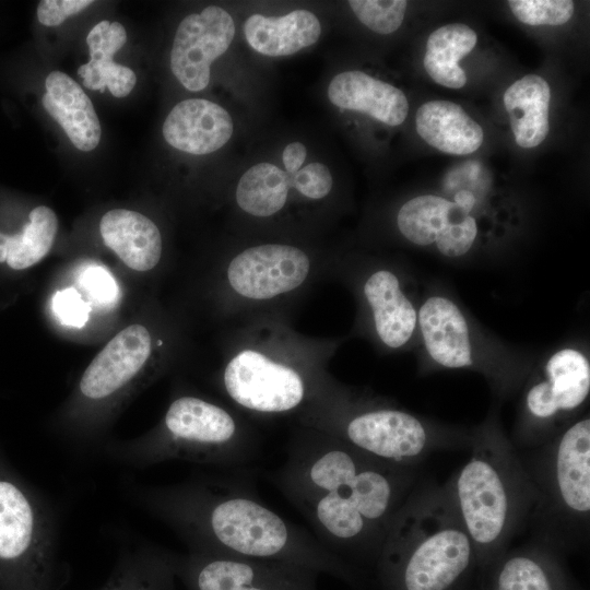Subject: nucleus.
I'll list each match as a JSON object with an SVG mask.
<instances>
[{"label": "nucleus", "mask_w": 590, "mask_h": 590, "mask_svg": "<svg viewBox=\"0 0 590 590\" xmlns=\"http://www.w3.org/2000/svg\"><path fill=\"white\" fill-rule=\"evenodd\" d=\"M375 564L381 590H458L477 559L445 484L413 488Z\"/></svg>", "instance_id": "obj_3"}, {"label": "nucleus", "mask_w": 590, "mask_h": 590, "mask_svg": "<svg viewBox=\"0 0 590 590\" xmlns=\"http://www.w3.org/2000/svg\"><path fill=\"white\" fill-rule=\"evenodd\" d=\"M355 16L375 33L387 35L402 24L408 8L405 0H351Z\"/></svg>", "instance_id": "obj_31"}, {"label": "nucleus", "mask_w": 590, "mask_h": 590, "mask_svg": "<svg viewBox=\"0 0 590 590\" xmlns=\"http://www.w3.org/2000/svg\"><path fill=\"white\" fill-rule=\"evenodd\" d=\"M397 225L409 241L418 246L435 244L450 258L465 255L477 235V224L471 213L434 194L406 201L398 212Z\"/></svg>", "instance_id": "obj_14"}, {"label": "nucleus", "mask_w": 590, "mask_h": 590, "mask_svg": "<svg viewBox=\"0 0 590 590\" xmlns=\"http://www.w3.org/2000/svg\"><path fill=\"white\" fill-rule=\"evenodd\" d=\"M507 4L518 21L531 26L563 25L575 12L570 0H509Z\"/></svg>", "instance_id": "obj_32"}, {"label": "nucleus", "mask_w": 590, "mask_h": 590, "mask_svg": "<svg viewBox=\"0 0 590 590\" xmlns=\"http://www.w3.org/2000/svg\"><path fill=\"white\" fill-rule=\"evenodd\" d=\"M364 294L380 340L393 349L404 345L415 329L417 315L398 278L388 270L376 271L366 281Z\"/></svg>", "instance_id": "obj_26"}, {"label": "nucleus", "mask_w": 590, "mask_h": 590, "mask_svg": "<svg viewBox=\"0 0 590 590\" xmlns=\"http://www.w3.org/2000/svg\"><path fill=\"white\" fill-rule=\"evenodd\" d=\"M114 460L137 468L182 460L229 467L248 461L253 444L226 409L198 397L182 396L168 406L152 434L105 451Z\"/></svg>", "instance_id": "obj_6"}, {"label": "nucleus", "mask_w": 590, "mask_h": 590, "mask_svg": "<svg viewBox=\"0 0 590 590\" xmlns=\"http://www.w3.org/2000/svg\"><path fill=\"white\" fill-rule=\"evenodd\" d=\"M560 553L530 539L503 552L494 568L493 590H570L560 563Z\"/></svg>", "instance_id": "obj_17"}, {"label": "nucleus", "mask_w": 590, "mask_h": 590, "mask_svg": "<svg viewBox=\"0 0 590 590\" xmlns=\"http://www.w3.org/2000/svg\"><path fill=\"white\" fill-rule=\"evenodd\" d=\"M415 128L428 145L451 155L473 153L484 140L482 127L463 107L445 99L421 105L415 116Z\"/></svg>", "instance_id": "obj_22"}, {"label": "nucleus", "mask_w": 590, "mask_h": 590, "mask_svg": "<svg viewBox=\"0 0 590 590\" xmlns=\"http://www.w3.org/2000/svg\"><path fill=\"white\" fill-rule=\"evenodd\" d=\"M310 269V259L300 248L263 244L236 255L226 275L231 288L239 296L267 300L299 287Z\"/></svg>", "instance_id": "obj_12"}, {"label": "nucleus", "mask_w": 590, "mask_h": 590, "mask_svg": "<svg viewBox=\"0 0 590 590\" xmlns=\"http://www.w3.org/2000/svg\"><path fill=\"white\" fill-rule=\"evenodd\" d=\"M99 231L104 244L129 268L148 271L158 263L162 236L155 223L145 215L114 209L103 215Z\"/></svg>", "instance_id": "obj_21"}, {"label": "nucleus", "mask_w": 590, "mask_h": 590, "mask_svg": "<svg viewBox=\"0 0 590 590\" xmlns=\"http://www.w3.org/2000/svg\"><path fill=\"white\" fill-rule=\"evenodd\" d=\"M133 491L139 504L170 527L190 552L285 563L357 582L353 565L239 484L193 479Z\"/></svg>", "instance_id": "obj_2"}, {"label": "nucleus", "mask_w": 590, "mask_h": 590, "mask_svg": "<svg viewBox=\"0 0 590 590\" xmlns=\"http://www.w3.org/2000/svg\"><path fill=\"white\" fill-rule=\"evenodd\" d=\"M470 447L469 459L445 485L477 565L489 567L528 527L536 491L518 449L498 429L482 428Z\"/></svg>", "instance_id": "obj_4"}, {"label": "nucleus", "mask_w": 590, "mask_h": 590, "mask_svg": "<svg viewBox=\"0 0 590 590\" xmlns=\"http://www.w3.org/2000/svg\"><path fill=\"white\" fill-rule=\"evenodd\" d=\"M418 321L426 350L437 364L448 368L472 364L469 329L451 300L429 297L420 309Z\"/></svg>", "instance_id": "obj_20"}, {"label": "nucleus", "mask_w": 590, "mask_h": 590, "mask_svg": "<svg viewBox=\"0 0 590 590\" xmlns=\"http://www.w3.org/2000/svg\"><path fill=\"white\" fill-rule=\"evenodd\" d=\"M515 142L523 149L540 145L550 132L551 88L538 74L510 84L503 97Z\"/></svg>", "instance_id": "obj_25"}, {"label": "nucleus", "mask_w": 590, "mask_h": 590, "mask_svg": "<svg viewBox=\"0 0 590 590\" xmlns=\"http://www.w3.org/2000/svg\"><path fill=\"white\" fill-rule=\"evenodd\" d=\"M235 36L231 14L217 5L187 15L178 25L172 51L170 69L181 85L192 92L205 88L210 68Z\"/></svg>", "instance_id": "obj_13"}, {"label": "nucleus", "mask_w": 590, "mask_h": 590, "mask_svg": "<svg viewBox=\"0 0 590 590\" xmlns=\"http://www.w3.org/2000/svg\"><path fill=\"white\" fill-rule=\"evenodd\" d=\"M291 185L293 179L290 181L276 165L258 163L240 177L235 192L236 202L250 215L271 216L285 205Z\"/></svg>", "instance_id": "obj_30"}, {"label": "nucleus", "mask_w": 590, "mask_h": 590, "mask_svg": "<svg viewBox=\"0 0 590 590\" xmlns=\"http://www.w3.org/2000/svg\"><path fill=\"white\" fill-rule=\"evenodd\" d=\"M233 131L228 111L202 98L178 103L163 123V135L170 146L196 155L217 151L228 142Z\"/></svg>", "instance_id": "obj_16"}, {"label": "nucleus", "mask_w": 590, "mask_h": 590, "mask_svg": "<svg viewBox=\"0 0 590 590\" xmlns=\"http://www.w3.org/2000/svg\"><path fill=\"white\" fill-rule=\"evenodd\" d=\"M52 310L64 326L82 328L88 320L91 307L74 287L58 291L51 302Z\"/></svg>", "instance_id": "obj_34"}, {"label": "nucleus", "mask_w": 590, "mask_h": 590, "mask_svg": "<svg viewBox=\"0 0 590 590\" xmlns=\"http://www.w3.org/2000/svg\"><path fill=\"white\" fill-rule=\"evenodd\" d=\"M178 555L153 545L127 551L101 590H176Z\"/></svg>", "instance_id": "obj_27"}, {"label": "nucleus", "mask_w": 590, "mask_h": 590, "mask_svg": "<svg viewBox=\"0 0 590 590\" xmlns=\"http://www.w3.org/2000/svg\"><path fill=\"white\" fill-rule=\"evenodd\" d=\"M45 87L42 99L45 110L60 125L78 150H94L101 141L102 128L94 106L81 85L67 73L52 71L46 78Z\"/></svg>", "instance_id": "obj_19"}, {"label": "nucleus", "mask_w": 590, "mask_h": 590, "mask_svg": "<svg viewBox=\"0 0 590 590\" xmlns=\"http://www.w3.org/2000/svg\"><path fill=\"white\" fill-rule=\"evenodd\" d=\"M271 480L327 548L347 563H376L420 469L382 462L315 430L290 446Z\"/></svg>", "instance_id": "obj_1"}, {"label": "nucleus", "mask_w": 590, "mask_h": 590, "mask_svg": "<svg viewBox=\"0 0 590 590\" xmlns=\"http://www.w3.org/2000/svg\"><path fill=\"white\" fill-rule=\"evenodd\" d=\"M79 283L96 305L111 307L119 300V286L113 274L102 266L85 267L80 274Z\"/></svg>", "instance_id": "obj_33"}, {"label": "nucleus", "mask_w": 590, "mask_h": 590, "mask_svg": "<svg viewBox=\"0 0 590 590\" xmlns=\"http://www.w3.org/2000/svg\"><path fill=\"white\" fill-rule=\"evenodd\" d=\"M590 365L580 352L563 349L553 354L544 376L526 392V422L512 445L519 449L535 448L556 436L554 429L588 399Z\"/></svg>", "instance_id": "obj_9"}, {"label": "nucleus", "mask_w": 590, "mask_h": 590, "mask_svg": "<svg viewBox=\"0 0 590 590\" xmlns=\"http://www.w3.org/2000/svg\"><path fill=\"white\" fill-rule=\"evenodd\" d=\"M92 3L91 0H43L37 7V19L45 26H57Z\"/></svg>", "instance_id": "obj_36"}, {"label": "nucleus", "mask_w": 590, "mask_h": 590, "mask_svg": "<svg viewBox=\"0 0 590 590\" xmlns=\"http://www.w3.org/2000/svg\"><path fill=\"white\" fill-rule=\"evenodd\" d=\"M307 156L306 146L300 142L287 144L283 151L282 160L288 174H296L304 164Z\"/></svg>", "instance_id": "obj_37"}, {"label": "nucleus", "mask_w": 590, "mask_h": 590, "mask_svg": "<svg viewBox=\"0 0 590 590\" xmlns=\"http://www.w3.org/2000/svg\"><path fill=\"white\" fill-rule=\"evenodd\" d=\"M244 34L256 51L281 57L314 45L320 37L321 25L307 10H295L282 16L252 14L244 24Z\"/></svg>", "instance_id": "obj_24"}, {"label": "nucleus", "mask_w": 590, "mask_h": 590, "mask_svg": "<svg viewBox=\"0 0 590 590\" xmlns=\"http://www.w3.org/2000/svg\"><path fill=\"white\" fill-rule=\"evenodd\" d=\"M58 229L56 213L38 205L30 213V221L16 235L0 233V262L14 270H23L39 262L50 250Z\"/></svg>", "instance_id": "obj_29"}, {"label": "nucleus", "mask_w": 590, "mask_h": 590, "mask_svg": "<svg viewBox=\"0 0 590 590\" xmlns=\"http://www.w3.org/2000/svg\"><path fill=\"white\" fill-rule=\"evenodd\" d=\"M328 98L337 107L367 114L388 126L401 125L409 113L405 94L363 71H345L329 83Z\"/></svg>", "instance_id": "obj_18"}, {"label": "nucleus", "mask_w": 590, "mask_h": 590, "mask_svg": "<svg viewBox=\"0 0 590 590\" xmlns=\"http://www.w3.org/2000/svg\"><path fill=\"white\" fill-rule=\"evenodd\" d=\"M178 579L189 590H317L318 573L279 562L188 552Z\"/></svg>", "instance_id": "obj_10"}, {"label": "nucleus", "mask_w": 590, "mask_h": 590, "mask_svg": "<svg viewBox=\"0 0 590 590\" xmlns=\"http://www.w3.org/2000/svg\"><path fill=\"white\" fill-rule=\"evenodd\" d=\"M223 385L237 405L262 414L296 410L308 398L306 379L297 369L252 349L231 358Z\"/></svg>", "instance_id": "obj_11"}, {"label": "nucleus", "mask_w": 590, "mask_h": 590, "mask_svg": "<svg viewBox=\"0 0 590 590\" xmlns=\"http://www.w3.org/2000/svg\"><path fill=\"white\" fill-rule=\"evenodd\" d=\"M453 202L464 209L467 212L471 213L475 206L476 199L472 191L461 189L455 194Z\"/></svg>", "instance_id": "obj_38"}, {"label": "nucleus", "mask_w": 590, "mask_h": 590, "mask_svg": "<svg viewBox=\"0 0 590 590\" xmlns=\"http://www.w3.org/2000/svg\"><path fill=\"white\" fill-rule=\"evenodd\" d=\"M126 42L127 33L119 22L102 21L90 31L86 37L90 61L78 69L86 88L104 92L108 87L115 97L130 94L137 83L135 73L114 61Z\"/></svg>", "instance_id": "obj_23"}, {"label": "nucleus", "mask_w": 590, "mask_h": 590, "mask_svg": "<svg viewBox=\"0 0 590 590\" xmlns=\"http://www.w3.org/2000/svg\"><path fill=\"white\" fill-rule=\"evenodd\" d=\"M0 575L9 590H56L58 530L51 507L0 475Z\"/></svg>", "instance_id": "obj_7"}, {"label": "nucleus", "mask_w": 590, "mask_h": 590, "mask_svg": "<svg viewBox=\"0 0 590 590\" xmlns=\"http://www.w3.org/2000/svg\"><path fill=\"white\" fill-rule=\"evenodd\" d=\"M294 188L304 197L318 200L324 198L332 188L329 168L319 162L310 163L293 176Z\"/></svg>", "instance_id": "obj_35"}, {"label": "nucleus", "mask_w": 590, "mask_h": 590, "mask_svg": "<svg viewBox=\"0 0 590 590\" xmlns=\"http://www.w3.org/2000/svg\"><path fill=\"white\" fill-rule=\"evenodd\" d=\"M518 451L536 491L528 522L531 539L560 554L583 547L590 527V418Z\"/></svg>", "instance_id": "obj_5"}, {"label": "nucleus", "mask_w": 590, "mask_h": 590, "mask_svg": "<svg viewBox=\"0 0 590 590\" xmlns=\"http://www.w3.org/2000/svg\"><path fill=\"white\" fill-rule=\"evenodd\" d=\"M152 347L151 335L141 324H131L116 334L84 370L79 391L84 400L111 399L135 378Z\"/></svg>", "instance_id": "obj_15"}, {"label": "nucleus", "mask_w": 590, "mask_h": 590, "mask_svg": "<svg viewBox=\"0 0 590 590\" xmlns=\"http://www.w3.org/2000/svg\"><path fill=\"white\" fill-rule=\"evenodd\" d=\"M477 43L474 30L463 23H449L433 31L426 42L423 64L437 84L458 90L465 85L467 75L459 61Z\"/></svg>", "instance_id": "obj_28"}, {"label": "nucleus", "mask_w": 590, "mask_h": 590, "mask_svg": "<svg viewBox=\"0 0 590 590\" xmlns=\"http://www.w3.org/2000/svg\"><path fill=\"white\" fill-rule=\"evenodd\" d=\"M344 413H318L316 430L382 462L420 469L439 450L470 445L471 438L438 433L418 417L392 408H362Z\"/></svg>", "instance_id": "obj_8"}]
</instances>
